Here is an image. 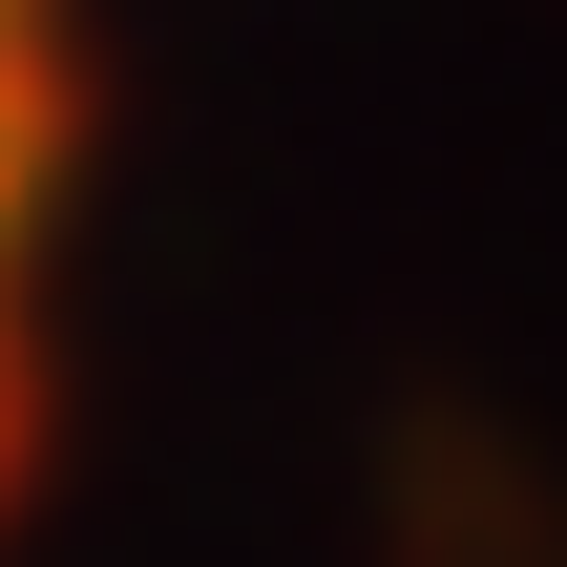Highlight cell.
Returning <instances> with one entry per match:
<instances>
[{
    "label": "cell",
    "instance_id": "1",
    "mask_svg": "<svg viewBox=\"0 0 567 567\" xmlns=\"http://www.w3.org/2000/svg\"><path fill=\"white\" fill-rule=\"evenodd\" d=\"M63 210H84V0H0V567L63 400Z\"/></svg>",
    "mask_w": 567,
    "mask_h": 567
}]
</instances>
